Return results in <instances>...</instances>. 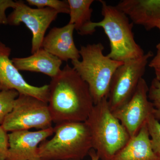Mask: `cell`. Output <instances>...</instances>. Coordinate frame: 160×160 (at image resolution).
I'll return each instance as SVG.
<instances>
[{"instance_id": "obj_19", "label": "cell", "mask_w": 160, "mask_h": 160, "mask_svg": "<svg viewBox=\"0 0 160 160\" xmlns=\"http://www.w3.org/2000/svg\"><path fill=\"white\" fill-rule=\"evenodd\" d=\"M29 6L38 8H49L57 11L58 13L69 14V5L67 1L60 0H27Z\"/></svg>"}, {"instance_id": "obj_23", "label": "cell", "mask_w": 160, "mask_h": 160, "mask_svg": "<svg viewBox=\"0 0 160 160\" xmlns=\"http://www.w3.org/2000/svg\"><path fill=\"white\" fill-rule=\"evenodd\" d=\"M149 67L154 69L156 78L160 81V52L158 51L149 64Z\"/></svg>"}, {"instance_id": "obj_3", "label": "cell", "mask_w": 160, "mask_h": 160, "mask_svg": "<svg viewBox=\"0 0 160 160\" xmlns=\"http://www.w3.org/2000/svg\"><path fill=\"white\" fill-rule=\"evenodd\" d=\"M85 122L91 133L92 149L100 160H112L130 139L110 110L107 98L94 105Z\"/></svg>"}, {"instance_id": "obj_27", "label": "cell", "mask_w": 160, "mask_h": 160, "mask_svg": "<svg viewBox=\"0 0 160 160\" xmlns=\"http://www.w3.org/2000/svg\"></svg>"}, {"instance_id": "obj_6", "label": "cell", "mask_w": 160, "mask_h": 160, "mask_svg": "<svg viewBox=\"0 0 160 160\" xmlns=\"http://www.w3.org/2000/svg\"><path fill=\"white\" fill-rule=\"evenodd\" d=\"M52 121L48 103L27 95L19 94L13 109L1 125L6 132L39 130L51 128Z\"/></svg>"}, {"instance_id": "obj_13", "label": "cell", "mask_w": 160, "mask_h": 160, "mask_svg": "<svg viewBox=\"0 0 160 160\" xmlns=\"http://www.w3.org/2000/svg\"><path fill=\"white\" fill-rule=\"evenodd\" d=\"M116 7L129 17L132 23L149 30L160 21V0H123Z\"/></svg>"}, {"instance_id": "obj_28", "label": "cell", "mask_w": 160, "mask_h": 160, "mask_svg": "<svg viewBox=\"0 0 160 160\" xmlns=\"http://www.w3.org/2000/svg\"><path fill=\"white\" fill-rule=\"evenodd\" d=\"M0 91H1V89H0Z\"/></svg>"}, {"instance_id": "obj_5", "label": "cell", "mask_w": 160, "mask_h": 160, "mask_svg": "<svg viewBox=\"0 0 160 160\" xmlns=\"http://www.w3.org/2000/svg\"><path fill=\"white\" fill-rule=\"evenodd\" d=\"M104 49L101 43L81 46L82 61H71L72 67L89 86L94 105L108 97L112 76L124 63L105 55Z\"/></svg>"}, {"instance_id": "obj_4", "label": "cell", "mask_w": 160, "mask_h": 160, "mask_svg": "<svg viewBox=\"0 0 160 160\" xmlns=\"http://www.w3.org/2000/svg\"><path fill=\"white\" fill-rule=\"evenodd\" d=\"M54 135L38 147L41 160H83L92 149L91 133L85 122L56 124Z\"/></svg>"}, {"instance_id": "obj_11", "label": "cell", "mask_w": 160, "mask_h": 160, "mask_svg": "<svg viewBox=\"0 0 160 160\" xmlns=\"http://www.w3.org/2000/svg\"><path fill=\"white\" fill-rule=\"evenodd\" d=\"M54 133L53 127L37 131H13L8 134L9 147L5 160H41L39 145Z\"/></svg>"}, {"instance_id": "obj_17", "label": "cell", "mask_w": 160, "mask_h": 160, "mask_svg": "<svg viewBox=\"0 0 160 160\" xmlns=\"http://www.w3.org/2000/svg\"><path fill=\"white\" fill-rule=\"evenodd\" d=\"M19 93L15 89L2 90L0 91V125L13 109L14 102Z\"/></svg>"}, {"instance_id": "obj_10", "label": "cell", "mask_w": 160, "mask_h": 160, "mask_svg": "<svg viewBox=\"0 0 160 160\" xmlns=\"http://www.w3.org/2000/svg\"><path fill=\"white\" fill-rule=\"evenodd\" d=\"M11 48L0 41V89H15L19 94L30 95L48 103L49 85L32 86L23 78L9 58Z\"/></svg>"}, {"instance_id": "obj_21", "label": "cell", "mask_w": 160, "mask_h": 160, "mask_svg": "<svg viewBox=\"0 0 160 160\" xmlns=\"http://www.w3.org/2000/svg\"><path fill=\"white\" fill-rule=\"evenodd\" d=\"M17 2L12 0H0V25L8 24V17L6 14V9L15 8Z\"/></svg>"}, {"instance_id": "obj_25", "label": "cell", "mask_w": 160, "mask_h": 160, "mask_svg": "<svg viewBox=\"0 0 160 160\" xmlns=\"http://www.w3.org/2000/svg\"><path fill=\"white\" fill-rule=\"evenodd\" d=\"M154 28H158L160 31V21H158L155 24Z\"/></svg>"}, {"instance_id": "obj_24", "label": "cell", "mask_w": 160, "mask_h": 160, "mask_svg": "<svg viewBox=\"0 0 160 160\" xmlns=\"http://www.w3.org/2000/svg\"><path fill=\"white\" fill-rule=\"evenodd\" d=\"M89 155L90 157V160H100L96 152L93 149L89 152Z\"/></svg>"}, {"instance_id": "obj_8", "label": "cell", "mask_w": 160, "mask_h": 160, "mask_svg": "<svg viewBox=\"0 0 160 160\" xmlns=\"http://www.w3.org/2000/svg\"><path fill=\"white\" fill-rule=\"evenodd\" d=\"M13 11L8 17V24L19 26L24 23L31 32V53L42 48L46 30L56 19L58 12L49 8H32L22 1H16Z\"/></svg>"}, {"instance_id": "obj_20", "label": "cell", "mask_w": 160, "mask_h": 160, "mask_svg": "<svg viewBox=\"0 0 160 160\" xmlns=\"http://www.w3.org/2000/svg\"><path fill=\"white\" fill-rule=\"evenodd\" d=\"M148 98L152 105L153 117L160 121V81L155 78L149 87Z\"/></svg>"}, {"instance_id": "obj_7", "label": "cell", "mask_w": 160, "mask_h": 160, "mask_svg": "<svg viewBox=\"0 0 160 160\" xmlns=\"http://www.w3.org/2000/svg\"><path fill=\"white\" fill-rule=\"evenodd\" d=\"M152 56V52L149 51L141 57L124 62L115 72L107 97L112 112L131 98L145 73L149 58Z\"/></svg>"}, {"instance_id": "obj_16", "label": "cell", "mask_w": 160, "mask_h": 160, "mask_svg": "<svg viewBox=\"0 0 160 160\" xmlns=\"http://www.w3.org/2000/svg\"><path fill=\"white\" fill-rule=\"evenodd\" d=\"M70 19L69 24L74 26L75 30L81 35H86V30L91 23L93 0H68Z\"/></svg>"}, {"instance_id": "obj_26", "label": "cell", "mask_w": 160, "mask_h": 160, "mask_svg": "<svg viewBox=\"0 0 160 160\" xmlns=\"http://www.w3.org/2000/svg\"><path fill=\"white\" fill-rule=\"evenodd\" d=\"M156 48L158 51L160 52V42L158 43L156 46Z\"/></svg>"}, {"instance_id": "obj_9", "label": "cell", "mask_w": 160, "mask_h": 160, "mask_svg": "<svg viewBox=\"0 0 160 160\" xmlns=\"http://www.w3.org/2000/svg\"><path fill=\"white\" fill-rule=\"evenodd\" d=\"M149 88L146 80L142 78L131 98L112 112L130 138L137 134L149 116L152 114V105L148 98Z\"/></svg>"}, {"instance_id": "obj_22", "label": "cell", "mask_w": 160, "mask_h": 160, "mask_svg": "<svg viewBox=\"0 0 160 160\" xmlns=\"http://www.w3.org/2000/svg\"><path fill=\"white\" fill-rule=\"evenodd\" d=\"M8 147V134L0 126V160H6Z\"/></svg>"}, {"instance_id": "obj_18", "label": "cell", "mask_w": 160, "mask_h": 160, "mask_svg": "<svg viewBox=\"0 0 160 160\" xmlns=\"http://www.w3.org/2000/svg\"><path fill=\"white\" fill-rule=\"evenodd\" d=\"M152 148L158 160H160V123L153 115L149 116L146 121Z\"/></svg>"}, {"instance_id": "obj_14", "label": "cell", "mask_w": 160, "mask_h": 160, "mask_svg": "<svg viewBox=\"0 0 160 160\" xmlns=\"http://www.w3.org/2000/svg\"><path fill=\"white\" fill-rule=\"evenodd\" d=\"M11 60L19 71L40 72L52 78L59 74L62 63L58 58L42 48L30 56L12 58Z\"/></svg>"}, {"instance_id": "obj_15", "label": "cell", "mask_w": 160, "mask_h": 160, "mask_svg": "<svg viewBox=\"0 0 160 160\" xmlns=\"http://www.w3.org/2000/svg\"><path fill=\"white\" fill-rule=\"evenodd\" d=\"M112 160H158L152 148L146 122Z\"/></svg>"}, {"instance_id": "obj_12", "label": "cell", "mask_w": 160, "mask_h": 160, "mask_svg": "<svg viewBox=\"0 0 160 160\" xmlns=\"http://www.w3.org/2000/svg\"><path fill=\"white\" fill-rule=\"evenodd\" d=\"M74 26L68 23L62 27H53L44 38L42 48L62 62L79 60L80 51L73 39Z\"/></svg>"}, {"instance_id": "obj_2", "label": "cell", "mask_w": 160, "mask_h": 160, "mask_svg": "<svg viewBox=\"0 0 160 160\" xmlns=\"http://www.w3.org/2000/svg\"><path fill=\"white\" fill-rule=\"evenodd\" d=\"M99 2L102 20L92 22L87 28L86 35L94 33L97 27L102 28L110 42V51L107 56L115 61L124 62L144 55V50L135 40L133 24L128 17L116 6L108 5L103 0Z\"/></svg>"}, {"instance_id": "obj_1", "label": "cell", "mask_w": 160, "mask_h": 160, "mask_svg": "<svg viewBox=\"0 0 160 160\" xmlns=\"http://www.w3.org/2000/svg\"><path fill=\"white\" fill-rule=\"evenodd\" d=\"M49 86L52 122H86L94 103L89 86L73 67L66 64Z\"/></svg>"}]
</instances>
